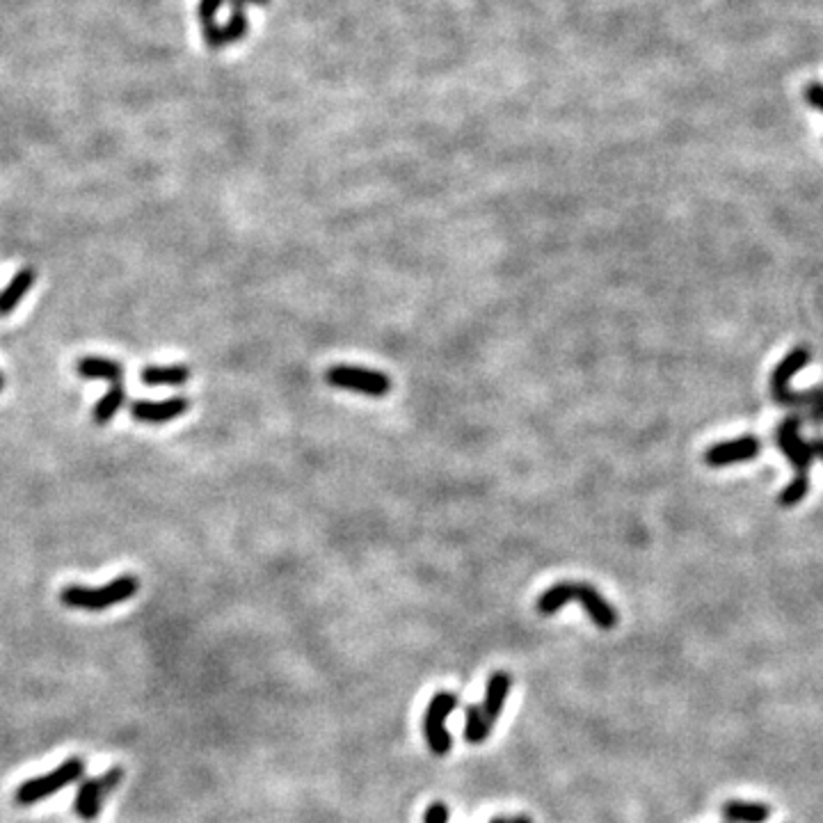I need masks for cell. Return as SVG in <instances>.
Segmentation results:
<instances>
[{"mask_svg": "<svg viewBox=\"0 0 823 823\" xmlns=\"http://www.w3.org/2000/svg\"><path fill=\"white\" fill-rule=\"evenodd\" d=\"M723 817L730 823H766L771 818V808L764 803L727 800L723 805Z\"/></svg>", "mask_w": 823, "mask_h": 823, "instance_id": "16", "label": "cell"}, {"mask_svg": "<svg viewBox=\"0 0 823 823\" xmlns=\"http://www.w3.org/2000/svg\"><path fill=\"white\" fill-rule=\"evenodd\" d=\"M225 3L227 0H199V10H197V14H199L201 28H211V25H216V16Z\"/></svg>", "mask_w": 823, "mask_h": 823, "instance_id": "19", "label": "cell"}, {"mask_svg": "<svg viewBox=\"0 0 823 823\" xmlns=\"http://www.w3.org/2000/svg\"><path fill=\"white\" fill-rule=\"evenodd\" d=\"M329 387L343 389V392L362 393L368 398H383L392 392V380L389 375L373 368L348 366V364H337L325 373Z\"/></svg>", "mask_w": 823, "mask_h": 823, "instance_id": "6", "label": "cell"}, {"mask_svg": "<svg viewBox=\"0 0 823 823\" xmlns=\"http://www.w3.org/2000/svg\"><path fill=\"white\" fill-rule=\"evenodd\" d=\"M37 282V273L32 268H21L19 273L12 277L10 284L0 291V319H5L23 302V298L28 295V291L32 289V284Z\"/></svg>", "mask_w": 823, "mask_h": 823, "instance_id": "14", "label": "cell"}, {"mask_svg": "<svg viewBox=\"0 0 823 823\" xmlns=\"http://www.w3.org/2000/svg\"><path fill=\"white\" fill-rule=\"evenodd\" d=\"M490 823H508V818H504V817H496V818H492Z\"/></svg>", "mask_w": 823, "mask_h": 823, "instance_id": "26", "label": "cell"}, {"mask_svg": "<svg viewBox=\"0 0 823 823\" xmlns=\"http://www.w3.org/2000/svg\"><path fill=\"white\" fill-rule=\"evenodd\" d=\"M124 402H126V387H124L122 383L110 384L108 392L103 393V396L98 398L97 405H94L92 421L97 423V426H106V423L113 421L115 414L124 407Z\"/></svg>", "mask_w": 823, "mask_h": 823, "instance_id": "17", "label": "cell"}, {"mask_svg": "<svg viewBox=\"0 0 823 823\" xmlns=\"http://www.w3.org/2000/svg\"><path fill=\"white\" fill-rule=\"evenodd\" d=\"M762 451V441L757 439L754 435H744L739 439H730V441H720V444H714L711 448L705 451V465L707 467H730V465H739V462H750L754 458L760 456Z\"/></svg>", "mask_w": 823, "mask_h": 823, "instance_id": "9", "label": "cell"}, {"mask_svg": "<svg viewBox=\"0 0 823 823\" xmlns=\"http://www.w3.org/2000/svg\"><path fill=\"white\" fill-rule=\"evenodd\" d=\"M803 97H805V101H808L814 110L823 113V83H817V80H812V83L805 85Z\"/></svg>", "mask_w": 823, "mask_h": 823, "instance_id": "20", "label": "cell"}, {"mask_svg": "<svg viewBox=\"0 0 823 823\" xmlns=\"http://www.w3.org/2000/svg\"><path fill=\"white\" fill-rule=\"evenodd\" d=\"M809 359H812V353H809L808 346H799V348L791 350L771 373L769 389L775 405L803 412L809 426L818 428L823 426V387L809 389V392H794L789 387L791 377L803 371Z\"/></svg>", "mask_w": 823, "mask_h": 823, "instance_id": "1", "label": "cell"}, {"mask_svg": "<svg viewBox=\"0 0 823 823\" xmlns=\"http://www.w3.org/2000/svg\"><path fill=\"white\" fill-rule=\"evenodd\" d=\"M577 599L586 613L590 615L595 624L599 629H613L617 624V613L590 583H577V581H560L556 586H551L549 590H544L538 599V613L542 615H554L568 602Z\"/></svg>", "mask_w": 823, "mask_h": 823, "instance_id": "3", "label": "cell"}, {"mask_svg": "<svg viewBox=\"0 0 823 823\" xmlns=\"http://www.w3.org/2000/svg\"><path fill=\"white\" fill-rule=\"evenodd\" d=\"M243 3H252V5H268V0H243Z\"/></svg>", "mask_w": 823, "mask_h": 823, "instance_id": "24", "label": "cell"}, {"mask_svg": "<svg viewBox=\"0 0 823 823\" xmlns=\"http://www.w3.org/2000/svg\"><path fill=\"white\" fill-rule=\"evenodd\" d=\"M190 410V398L186 396H171L165 401H140L131 402V417L140 423H152V426H161V423H170L174 419L183 417Z\"/></svg>", "mask_w": 823, "mask_h": 823, "instance_id": "10", "label": "cell"}, {"mask_svg": "<svg viewBox=\"0 0 823 823\" xmlns=\"http://www.w3.org/2000/svg\"><path fill=\"white\" fill-rule=\"evenodd\" d=\"M190 375L192 373L186 364H167V366L152 364V366H144L140 371V380L147 387H183L190 380Z\"/></svg>", "mask_w": 823, "mask_h": 823, "instance_id": "13", "label": "cell"}, {"mask_svg": "<svg viewBox=\"0 0 823 823\" xmlns=\"http://www.w3.org/2000/svg\"><path fill=\"white\" fill-rule=\"evenodd\" d=\"M458 696L451 691H439L432 696L430 705L426 709V718H423V735H426L428 745H430L432 754L444 757L451 750V736L446 732V718L448 714H453V709L458 707Z\"/></svg>", "mask_w": 823, "mask_h": 823, "instance_id": "8", "label": "cell"}, {"mask_svg": "<svg viewBox=\"0 0 823 823\" xmlns=\"http://www.w3.org/2000/svg\"><path fill=\"white\" fill-rule=\"evenodd\" d=\"M231 5V16L227 21V25H211L204 28V40L211 49H222V46L231 44V42H240L247 32V16H245V3L243 0H227Z\"/></svg>", "mask_w": 823, "mask_h": 823, "instance_id": "11", "label": "cell"}, {"mask_svg": "<svg viewBox=\"0 0 823 823\" xmlns=\"http://www.w3.org/2000/svg\"><path fill=\"white\" fill-rule=\"evenodd\" d=\"M3 389H5V375L0 373V393H3Z\"/></svg>", "mask_w": 823, "mask_h": 823, "instance_id": "25", "label": "cell"}, {"mask_svg": "<svg viewBox=\"0 0 823 823\" xmlns=\"http://www.w3.org/2000/svg\"><path fill=\"white\" fill-rule=\"evenodd\" d=\"M140 590V578L133 574H122L113 581L103 583L98 588H88V586H67L60 593V602L74 611L98 613L106 608H113L117 604L133 599Z\"/></svg>", "mask_w": 823, "mask_h": 823, "instance_id": "4", "label": "cell"}, {"mask_svg": "<svg viewBox=\"0 0 823 823\" xmlns=\"http://www.w3.org/2000/svg\"><path fill=\"white\" fill-rule=\"evenodd\" d=\"M76 373L83 380H106L110 384H117L124 380L122 362L108 357H97V355L80 357L79 364H76Z\"/></svg>", "mask_w": 823, "mask_h": 823, "instance_id": "12", "label": "cell"}, {"mask_svg": "<svg viewBox=\"0 0 823 823\" xmlns=\"http://www.w3.org/2000/svg\"><path fill=\"white\" fill-rule=\"evenodd\" d=\"M508 823H533V821H531L529 817H514V818H510Z\"/></svg>", "mask_w": 823, "mask_h": 823, "instance_id": "23", "label": "cell"}, {"mask_svg": "<svg viewBox=\"0 0 823 823\" xmlns=\"http://www.w3.org/2000/svg\"><path fill=\"white\" fill-rule=\"evenodd\" d=\"M510 684H513V677L508 675L505 670H496L492 672L490 680H487V691H485V702H483V714H485L487 723L495 726L496 720H499L501 709H504L505 696L510 691Z\"/></svg>", "mask_w": 823, "mask_h": 823, "instance_id": "15", "label": "cell"}, {"mask_svg": "<svg viewBox=\"0 0 823 823\" xmlns=\"http://www.w3.org/2000/svg\"><path fill=\"white\" fill-rule=\"evenodd\" d=\"M467 730H465V739L469 744H483V741L490 736V723H487L485 714H483V707L478 705H469L467 707Z\"/></svg>", "mask_w": 823, "mask_h": 823, "instance_id": "18", "label": "cell"}, {"mask_svg": "<svg viewBox=\"0 0 823 823\" xmlns=\"http://www.w3.org/2000/svg\"><path fill=\"white\" fill-rule=\"evenodd\" d=\"M423 823H448V808L444 803H432L423 814Z\"/></svg>", "mask_w": 823, "mask_h": 823, "instance_id": "21", "label": "cell"}, {"mask_svg": "<svg viewBox=\"0 0 823 823\" xmlns=\"http://www.w3.org/2000/svg\"><path fill=\"white\" fill-rule=\"evenodd\" d=\"M809 448H812L814 458L823 460V437H814V439L809 441Z\"/></svg>", "mask_w": 823, "mask_h": 823, "instance_id": "22", "label": "cell"}, {"mask_svg": "<svg viewBox=\"0 0 823 823\" xmlns=\"http://www.w3.org/2000/svg\"><path fill=\"white\" fill-rule=\"evenodd\" d=\"M85 773V762L80 757H71V760L62 762L58 769L49 771L44 775L25 780L23 784H19L14 791V803L21 808H30L37 805L40 800L51 799V796L60 794L62 789L71 787L74 782H79Z\"/></svg>", "mask_w": 823, "mask_h": 823, "instance_id": "5", "label": "cell"}, {"mask_svg": "<svg viewBox=\"0 0 823 823\" xmlns=\"http://www.w3.org/2000/svg\"><path fill=\"white\" fill-rule=\"evenodd\" d=\"M122 780H124L122 766H113V769H108L103 775H98V778L85 780V782L79 787V791H76V799H74L76 817H79L80 821H88V823L97 821L98 814H101V809H103V803H106V799H108L115 789L119 787Z\"/></svg>", "mask_w": 823, "mask_h": 823, "instance_id": "7", "label": "cell"}, {"mask_svg": "<svg viewBox=\"0 0 823 823\" xmlns=\"http://www.w3.org/2000/svg\"><path fill=\"white\" fill-rule=\"evenodd\" d=\"M800 426H803L800 414H789V417H784L782 421L778 423V428H775V444H778L780 451L784 453V458H787L796 469L794 480H791L778 496V504L782 505V508H794V505H799L800 501L808 496L809 490V467H812L814 453L812 448H809V441H805L803 437H800Z\"/></svg>", "mask_w": 823, "mask_h": 823, "instance_id": "2", "label": "cell"}]
</instances>
